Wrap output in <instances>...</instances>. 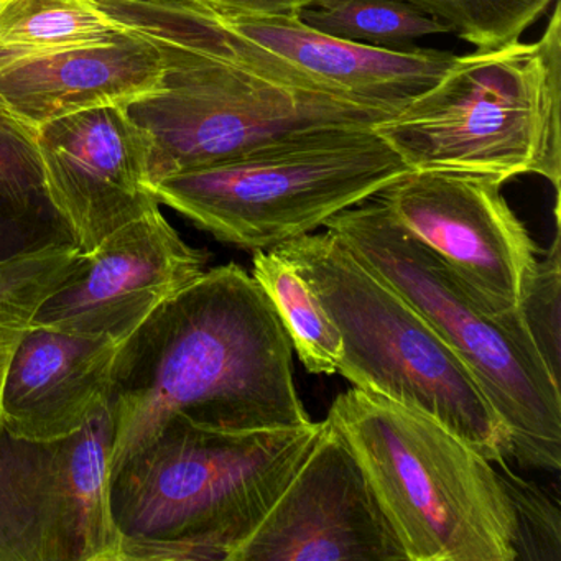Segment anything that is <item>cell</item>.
<instances>
[{
	"label": "cell",
	"mask_w": 561,
	"mask_h": 561,
	"mask_svg": "<svg viewBox=\"0 0 561 561\" xmlns=\"http://www.w3.org/2000/svg\"><path fill=\"white\" fill-rule=\"evenodd\" d=\"M560 218L553 244L543 259H538L534 280L520 305L522 317L527 323L538 353L550 373L560 380L561 363V245Z\"/></svg>",
	"instance_id": "603a6c76"
},
{
	"label": "cell",
	"mask_w": 561,
	"mask_h": 561,
	"mask_svg": "<svg viewBox=\"0 0 561 561\" xmlns=\"http://www.w3.org/2000/svg\"><path fill=\"white\" fill-rule=\"evenodd\" d=\"M492 176L410 170L376 198L495 314L518 311L538 248Z\"/></svg>",
	"instance_id": "30bf717a"
},
{
	"label": "cell",
	"mask_w": 561,
	"mask_h": 561,
	"mask_svg": "<svg viewBox=\"0 0 561 561\" xmlns=\"http://www.w3.org/2000/svg\"><path fill=\"white\" fill-rule=\"evenodd\" d=\"M94 2L163 60L162 84L126 104L149 137L153 185L295 133L374 126L392 116L259 70L229 47L213 12L196 0Z\"/></svg>",
	"instance_id": "7a4b0ae2"
},
{
	"label": "cell",
	"mask_w": 561,
	"mask_h": 561,
	"mask_svg": "<svg viewBox=\"0 0 561 561\" xmlns=\"http://www.w3.org/2000/svg\"><path fill=\"white\" fill-rule=\"evenodd\" d=\"M323 428L226 432L173 416L111 472L121 561H229Z\"/></svg>",
	"instance_id": "3957f363"
},
{
	"label": "cell",
	"mask_w": 561,
	"mask_h": 561,
	"mask_svg": "<svg viewBox=\"0 0 561 561\" xmlns=\"http://www.w3.org/2000/svg\"><path fill=\"white\" fill-rule=\"evenodd\" d=\"M374 130L410 170L538 175L560 193L561 8L541 37L456 57L425 93Z\"/></svg>",
	"instance_id": "5b68a950"
},
{
	"label": "cell",
	"mask_w": 561,
	"mask_h": 561,
	"mask_svg": "<svg viewBox=\"0 0 561 561\" xmlns=\"http://www.w3.org/2000/svg\"><path fill=\"white\" fill-rule=\"evenodd\" d=\"M121 344L110 337L32 328L2 387V428L34 442L83 430L107 405Z\"/></svg>",
	"instance_id": "2e32d148"
},
{
	"label": "cell",
	"mask_w": 561,
	"mask_h": 561,
	"mask_svg": "<svg viewBox=\"0 0 561 561\" xmlns=\"http://www.w3.org/2000/svg\"><path fill=\"white\" fill-rule=\"evenodd\" d=\"M107 409L111 472L173 416L226 432L313 422L295 386L284 323L234 262L203 272L123 341Z\"/></svg>",
	"instance_id": "6da1fadb"
},
{
	"label": "cell",
	"mask_w": 561,
	"mask_h": 561,
	"mask_svg": "<svg viewBox=\"0 0 561 561\" xmlns=\"http://www.w3.org/2000/svg\"><path fill=\"white\" fill-rule=\"evenodd\" d=\"M5 2H8V0H0V9H2V5H4Z\"/></svg>",
	"instance_id": "d4e9b609"
},
{
	"label": "cell",
	"mask_w": 561,
	"mask_h": 561,
	"mask_svg": "<svg viewBox=\"0 0 561 561\" xmlns=\"http://www.w3.org/2000/svg\"><path fill=\"white\" fill-rule=\"evenodd\" d=\"M61 241L73 236L51 203L37 130L0 103V262Z\"/></svg>",
	"instance_id": "e0dca14e"
},
{
	"label": "cell",
	"mask_w": 561,
	"mask_h": 561,
	"mask_svg": "<svg viewBox=\"0 0 561 561\" xmlns=\"http://www.w3.org/2000/svg\"><path fill=\"white\" fill-rule=\"evenodd\" d=\"M229 47L271 77L301 90L331 94L396 114L425 93L456 55L425 48H383L314 31L294 18H222Z\"/></svg>",
	"instance_id": "5bb4252c"
},
{
	"label": "cell",
	"mask_w": 561,
	"mask_h": 561,
	"mask_svg": "<svg viewBox=\"0 0 561 561\" xmlns=\"http://www.w3.org/2000/svg\"><path fill=\"white\" fill-rule=\"evenodd\" d=\"M123 32L94 0H8L0 9V50H61L113 41Z\"/></svg>",
	"instance_id": "ffe728a7"
},
{
	"label": "cell",
	"mask_w": 561,
	"mask_h": 561,
	"mask_svg": "<svg viewBox=\"0 0 561 561\" xmlns=\"http://www.w3.org/2000/svg\"><path fill=\"white\" fill-rule=\"evenodd\" d=\"M476 50L502 47L547 14L557 0H407Z\"/></svg>",
	"instance_id": "7402d4cb"
},
{
	"label": "cell",
	"mask_w": 561,
	"mask_h": 561,
	"mask_svg": "<svg viewBox=\"0 0 561 561\" xmlns=\"http://www.w3.org/2000/svg\"><path fill=\"white\" fill-rule=\"evenodd\" d=\"M81 254L75 241H61L0 262V399L9 366L34 328L38 310L64 285Z\"/></svg>",
	"instance_id": "ac0fdd59"
},
{
	"label": "cell",
	"mask_w": 561,
	"mask_h": 561,
	"mask_svg": "<svg viewBox=\"0 0 561 561\" xmlns=\"http://www.w3.org/2000/svg\"><path fill=\"white\" fill-rule=\"evenodd\" d=\"M328 422L346 439L407 561L518 560L502 472L451 430L379 393H340Z\"/></svg>",
	"instance_id": "277c9868"
},
{
	"label": "cell",
	"mask_w": 561,
	"mask_h": 561,
	"mask_svg": "<svg viewBox=\"0 0 561 561\" xmlns=\"http://www.w3.org/2000/svg\"><path fill=\"white\" fill-rule=\"evenodd\" d=\"M409 172L373 126L353 124L280 137L153 188L218 241L261 252L311 234Z\"/></svg>",
	"instance_id": "ba28073f"
},
{
	"label": "cell",
	"mask_w": 561,
	"mask_h": 561,
	"mask_svg": "<svg viewBox=\"0 0 561 561\" xmlns=\"http://www.w3.org/2000/svg\"><path fill=\"white\" fill-rule=\"evenodd\" d=\"M35 130L51 203L81 252L159 208L150 140L126 106L91 107Z\"/></svg>",
	"instance_id": "4fadbf2b"
},
{
	"label": "cell",
	"mask_w": 561,
	"mask_h": 561,
	"mask_svg": "<svg viewBox=\"0 0 561 561\" xmlns=\"http://www.w3.org/2000/svg\"><path fill=\"white\" fill-rule=\"evenodd\" d=\"M407 554L340 432L320 438L229 561H393Z\"/></svg>",
	"instance_id": "8fae6325"
},
{
	"label": "cell",
	"mask_w": 561,
	"mask_h": 561,
	"mask_svg": "<svg viewBox=\"0 0 561 561\" xmlns=\"http://www.w3.org/2000/svg\"><path fill=\"white\" fill-rule=\"evenodd\" d=\"M162 77L159 50L126 28L101 44L0 50V103L34 129L91 107L126 106L157 90Z\"/></svg>",
	"instance_id": "9a60e30c"
},
{
	"label": "cell",
	"mask_w": 561,
	"mask_h": 561,
	"mask_svg": "<svg viewBox=\"0 0 561 561\" xmlns=\"http://www.w3.org/2000/svg\"><path fill=\"white\" fill-rule=\"evenodd\" d=\"M297 18L314 31L370 47L396 48L449 34L446 25L407 0H314Z\"/></svg>",
	"instance_id": "44dd1931"
},
{
	"label": "cell",
	"mask_w": 561,
	"mask_h": 561,
	"mask_svg": "<svg viewBox=\"0 0 561 561\" xmlns=\"http://www.w3.org/2000/svg\"><path fill=\"white\" fill-rule=\"evenodd\" d=\"M222 18H294L314 0H196Z\"/></svg>",
	"instance_id": "cb8c5ba5"
},
{
	"label": "cell",
	"mask_w": 561,
	"mask_h": 561,
	"mask_svg": "<svg viewBox=\"0 0 561 561\" xmlns=\"http://www.w3.org/2000/svg\"><path fill=\"white\" fill-rule=\"evenodd\" d=\"M324 228L396 288L465 363L508 430L511 458L558 471L560 380L538 353L520 308L508 314L488 310L376 196L337 213Z\"/></svg>",
	"instance_id": "8992f818"
},
{
	"label": "cell",
	"mask_w": 561,
	"mask_h": 561,
	"mask_svg": "<svg viewBox=\"0 0 561 561\" xmlns=\"http://www.w3.org/2000/svg\"><path fill=\"white\" fill-rule=\"evenodd\" d=\"M107 405L51 442L0 430V561H121L110 505Z\"/></svg>",
	"instance_id": "9c48e42d"
},
{
	"label": "cell",
	"mask_w": 561,
	"mask_h": 561,
	"mask_svg": "<svg viewBox=\"0 0 561 561\" xmlns=\"http://www.w3.org/2000/svg\"><path fill=\"white\" fill-rule=\"evenodd\" d=\"M333 320L343 343L337 374L432 416L489 461L512 443L501 416L451 347L422 314L336 234H307L277 248Z\"/></svg>",
	"instance_id": "52a82bcc"
},
{
	"label": "cell",
	"mask_w": 561,
	"mask_h": 561,
	"mask_svg": "<svg viewBox=\"0 0 561 561\" xmlns=\"http://www.w3.org/2000/svg\"><path fill=\"white\" fill-rule=\"evenodd\" d=\"M209 254L186 244L160 208L83 252L45 301L34 328L126 341L163 301L208 271Z\"/></svg>",
	"instance_id": "7c38bea8"
},
{
	"label": "cell",
	"mask_w": 561,
	"mask_h": 561,
	"mask_svg": "<svg viewBox=\"0 0 561 561\" xmlns=\"http://www.w3.org/2000/svg\"><path fill=\"white\" fill-rule=\"evenodd\" d=\"M251 275L271 298L305 369L337 374L343 351L340 333L290 261L277 249L254 252Z\"/></svg>",
	"instance_id": "d6986e66"
}]
</instances>
